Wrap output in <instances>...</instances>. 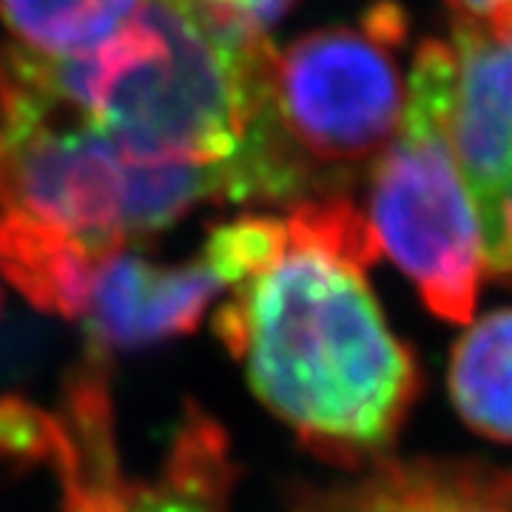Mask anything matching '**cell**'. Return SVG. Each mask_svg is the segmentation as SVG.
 Here are the masks:
<instances>
[{"instance_id": "9c48e42d", "label": "cell", "mask_w": 512, "mask_h": 512, "mask_svg": "<svg viewBox=\"0 0 512 512\" xmlns=\"http://www.w3.org/2000/svg\"><path fill=\"white\" fill-rule=\"evenodd\" d=\"M288 512H512V470L476 458L384 456L353 478L296 487Z\"/></svg>"}, {"instance_id": "8992f818", "label": "cell", "mask_w": 512, "mask_h": 512, "mask_svg": "<svg viewBox=\"0 0 512 512\" xmlns=\"http://www.w3.org/2000/svg\"><path fill=\"white\" fill-rule=\"evenodd\" d=\"M131 163L63 97L49 60L0 55V211L57 225L100 251L126 248Z\"/></svg>"}, {"instance_id": "3957f363", "label": "cell", "mask_w": 512, "mask_h": 512, "mask_svg": "<svg viewBox=\"0 0 512 512\" xmlns=\"http://www.w3.org/2000/svg\"><path fill=\"white\" fill-rule=\"evenodd\" d=\"M407 18L376 3L353 26L293 40L274 55L268 109L248 143L271 168L285 200L333 197V185L370 163L402 126Z\"/></svg>"}, {"instance_id": "8fae6325", "label": "cell", "mask_w": 512, "mask_h": 512, "mask_svg": "<svg viewBox=\"0 0 512 512\" xmlns=\"http://www.w3.org/2000/svg\"><path fill=\"white\" fill-rule=\"evenodd\" d=\"M450 396L467 427L512 444V308L487 313L458 339Z\"/></svg>"}, {"instance_id": "7c38bea8", "label": "cell", "mask_w": 512, "mask_h": 512, "mask_svg": "<svg viewBox=\"0 0 512 512\" xmlns=\"http://www.w3.org/2000/svg\"><path fill=\"white\" fill-rule=\"evenodd\" d=\"M146 0H0V20L18 49L49 60H72L114 37Z\"/></svg>"}, {"instance_id": "ba28073f", "label": "cell", "mask_w": 512, "mask_h": 512, "mask_svg": "<svg viewBox=\"0 0 512 512\" xmlns=\"http://www.w3.org/2000/svg\"><path fill=\"white\" fill-rule=\"evenodd\" d=\"M225 293L228 282L205 248L188 262L160 265L126 245L100 262L83 322L100 353L143 348L191 333Z\"/></svg>"}, {"instance_id": "5bb4252c", "label": "cell", "mask_w": 512, "mask_h": 512, "mask_svg": "<svg viewBox=\"0 0 512 512\" xmlns=\"http://www.w3.org/2000/svg\"><path fill=\"white\" fill-rule=\"evenodd\" d=\"M501 3L504 0H450L453 12H461V15H487Z\"/></svg>"}, {"instance_id": "5b68a950", "label": "cell", "mask_w": 512, "mask_h": 512, "mask_svg": "<svg viewBox=\"0 0 512 512\" xmlns=\"http://www.w3.org/2000/svg\"><path fill=\"white\" fill-rule=\"evenodd\" d=\"M0 456L43 461L60 481L63 512H234L231 441L200 404H188L163 464L151 476L123 467L109 379L83 365L55 410L0 399Z\"/></svg>"}, {"instance_id": "277c9868", "label": "cell", "mask_w": 512, "mask_h": 512, "mask_svg": "<svg viewBox=\"0 0 512 512\" xmlns=\"http://www.w3.org/2000/svg\"><path fill=\"white\" fill-rule=\"evenodd\" d=\"M453 83L450 43L427 40L407 77L402 126L373 163L365 220L379 251L402 268L424 305L439 319L467 325L487 259L450 137Z\"/></svg>"}, {"instance_id": "30bf717a", "label": "cell", "mask_w": 512, "mask_h": 512, "mask_svg": "<svg viewBox=\"0 0 512 512\" xmlns=\"http://www.w3.org/2000/svg\"><path fill=\"white\" fill-rule=\"evenodd\" d=\"M109 254L57 225L0 211V274L40 311L83 319Z\"/></svg>"}, {"instance_id": "6da1fadb", "label": "cell", "mask_w": 512, "mask_h": 512, "mask_svg": "<svg viewBox=\"0 0 512 512\" xmlns=\"http://www.w3.org/2000/svg\"><path fill=\"white\" fill-rule=\"evenodd\" d=\"M282 220L279 251L225 293L214 333L311 453L362 470L387 456L419 396L413 353L367 282L382 251L339 194L296 202Z\"/></svg>"}, {"instance_id": "52a82bcc", "label": "cell", "mask_w": 512, "mask_h": 512, "mask_svg": "<svg viewBox=\"0 0 512 512\" xmlns=\"http://www.w3.org/2000/svg\"><path fill=\"white\" fill-rule=\"evenodd\" d=\"M450 137L476 205L487 271L512 285V0L453 12Z\"/></svg>"}, {"instance_id": "7a4b0ae2", "label": "cell", "mask_w": 512, "mask_h": 512, "mask_svg": "<svg viewBox=\"0 0 512 512\" xmlns=\"http://www.w3.org/2000/svg\"><path fill=\"white\" fill-rule=\"evenodd\" d=\"M274 55L265 32L188 0H146L94 52L46 60L126 163L225 165L268 109Z\"/></svg>"}, {"instance_id": "4fadbf2b", "label": "cell", "mask_w": 512, "mask_h": 512, "mask_svg": "<svg viewBox=\"0 0 512 512\" xmlns=\"http://www.w3.org/2000/svg\"><path fill=\"white\" fill-rule=\"evenodd\" d=\"M188 3L222 18L237 20L256 32H265L293 6V0H188Z\"/></svg>"}]
</instances>
